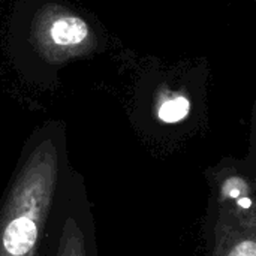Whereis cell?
<instances>
[{
	"label": "cell",
	"mask_w": 256,
	"mask_h": 256,
	"mask_svg": "<svg viewBox=\"0 0 256 256\" xmlns=\"http://www.w3.org/2000/svg\"><path fill=\"white\" fill-rule=\"evenodd\" d=\"M63 130L45 126L22 147L0 198V256H36L66 171Z\"/></svg>",
	"instance_id": "cell-1"
},
{
	"label": "cell",
	"mask_w": 256,
	"mask_h": 256,
	"mask_svg": "<svg viewBox=\"0 0 256 256\" xmlns=\"http://www.w3.org/2000/svg\"><path fill=\"white\" fill-rule=\"evenodd\" d=\"M207 256H256V165L212 182Z\"/></svg>",
	"instance_id": "cell-2"
},
{
	"label": "cell",
	"mask_w": 256,
	"mask_h": 256,
	"mask_svg": "<svg viewBox=\"0 0 256 256\" xmlns=\"http://www.w3.org/2000/svg\"><path fill=\"white\" fill-rule=\"evenodd\" d=\"M36 256H98L96 225L86 180L72 165L52 204Z\"/></svg>",
	"instance_id": "cell-3"
},
{
	"label": "cell",
	"mask_w": 256,
	"mask_h": 256,
	"mask_svg": "<svg viewBox=\"0 0 256 256\" xmlns=\"http://www.w3.org/2000/svg\"><path fill=\"white\" fill-rule=\"evenodd\" d=\"M39 38L40 44L50 46L54 54L60 50L69 52L88 40L90 30L84 20L75 15L62 14L44 24Z\"/></svg>",
	"instance_id": "cell-4"
},
{
	"label": "cell",
	"mask_w": 256,
	"mask_h": 256,
	"mask_svg": "<svg viewBox=\"0 0 256 256\" xmlns=\"http://www.w3.org/2000/svg\"><path fill=\"white\" fill-rule=\"evenodd\" d=\"M190 104L184 96H174L164 100L158 108V117L160 122L172 124L178 123L189 114Z\"/></svg>",
	"instance_id": "cell-5"
}]
</instances>
